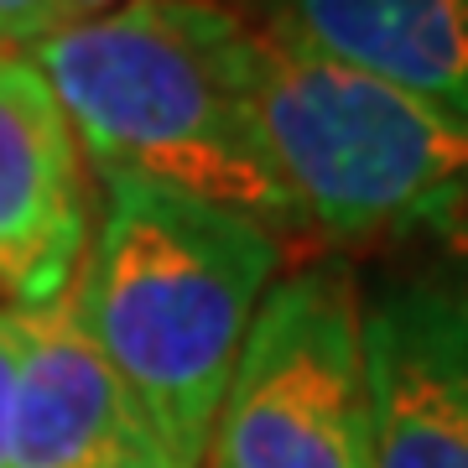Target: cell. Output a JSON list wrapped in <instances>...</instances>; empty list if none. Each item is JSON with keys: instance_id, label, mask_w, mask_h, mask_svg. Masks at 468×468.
<instances>
[{"instance_id": "1", "label": "cell", "mask_w": 468, "mask_h": 468, "mask_svg": "<svg viewBox=\"0 0 468 468\" xmlns=\"http://www.w3.org/2000/svg\"><path fill=\"white\" fill-rule=\"evenodd\" d=\"M245 32L250 16L229 0H135L68 21L27 58L100 177L172 187L292 245L307 229L245 100Z\"/></svg>"}, {"instance_id": "2", "label": "cell", "mask_w": 468, "mask_h": 468, "mask_svg": "<svg viewBox=\"0 0 468 468\" xmlns=\"http://www.w3.org/2000/svg\"><path fill=\"white\" fill-rule=\"evenodd\" d=\"M286 245L250 218L135 177H104V214L73 271L79 313L135 427L203 468L224 385Z\"/></svg>"}, {"instance_id": "3", "label": "cell", "mask_w": 468, "mask_h": 468, "mask_svg": "<svg viewBox=\"0 0 468 468\" xmlns=\"http://www.w3.org/2000/svg\"><path fill=\"white\" fill-rule=\"evenodd\" d=\"M239 79L307 239L369 250L427 234L468 187V120L250 16Z\"/></svg>"}, {"instance_id": "4", "label": "cell", "mask_w": 468, "mask_h": 468, "mask_svg": "<svg viewBox=\"0 0 468 468\" xmlns=\"http://www.w3.org/2000/svg\"><path fill=\"white\" fill-rule=\"evenodd\" d=\"M359 282L344 261L276 276L239 344L203 468H375Z\"/></svg>"}, {"instance_id": "5", "label": "cell", "mask_w": 468, "mask_h": 468, "mask_svg": "<svg viewBox=\"0 0 468 468\" xmlns=\"http://www.w3.org/2000/svg\"><path fill=\"white\" fill-rule=\"evenodd\" d=\"M369 463L468 468V286L401 276L359 302Z\"/></svg>"}, {"instance_id": "6", "label": "cell", "mask_w": 468, "mask_h": 468, "mask_svg": "<svg viewBox=\"0 0 468 468\" xmlns=\"http://www.w3.org/2000/svg\"><path fill=\"white\" fill-rule=\"evenodd\" d=\"M89 250L84 151L32 58L0 52V307L27 313Z\"/></svg>"}, {"instance_id": "7", "label": "cell", "mask_w": 468, "mask_h": 468, "mask_svg": "<svg viewBox=\"0 0 468 468\" xmlns=\"http://www.w3.org/2000/svg\"><path fill=\"white\" fill-rule=\"evenodd\" d=\"M11 406V468H110L141 427L79 313V286L27 307Z\"/></svg>"}, {"instance_id": "8", "label": "cell", "mask_w": 468, "mask_h": 468, "mask_svg": "<svg viewBox=\"0 0 468 468\" xmlns=\"http://www.w3.org/2000/svg\"><path fill=\"white\" fill-rule=\"evenodd\" d=\"M266 27L468 120V0H255Z\"/></svg>"}, {"instance_id": "9", "label": "cell", "mask_w": 468, "mask_h": 468, "mask_svg": "<svg viewBox=\"0 0 468 468\" xmlns=\"http://www.w3.org/2000/svg\"><path fill=\"white\" fill-rule=\"evenodd\" d=\"M63 27L58 0H0V52H27Z\"/></svg>"}, {"instance_id": "10", "label": "cell", "mask_w": 468, "mask_h": 468, "mask_svg": "<svg viewBox=\"0 0 468 468\" xmlns=\"http://www.w3.org/2000/svg\"><path fill=\"white\" fill-rule=\"evenodd\" d=\"M16 354H21V318L0 307V468H11V406H16Z\"/></svg>"}, {"instance_id": "11", "label": "cell", "mask_w": 468, "mask_h": 468, "mask_svg": "<svg viewBox=\"0 0 468 468\" xmlns=\"http://www.w3.org/2000/svg\"><path fill=\"white\" fill-rule=\"evenodd\" d=\"M437 239V250L452 261V271H458V282L468 286V187L458 193V198L448 203V214L437 218L432 229H427Z\"/></svg>"}, {"instance_id": "12", "label": "cell", "mask_w": 468, "mask_h": 468, "mask_svg": "<svg viewBox=\"0 0 468 468\" xmlns=\"http://www.w3.org/2000/svg\"><path fill=\"white\" fill-rule=\"evenodd\" d=\"M110 468H187V463H177L172 452H162L146 432H135L131 442H125L115 458H110Z\"/></svg>"}, {"instance_id": "13", "label": "cell", "mask_w": 468, "mask_h": 468, "mask_svg": "<svg viewBox=\"0 0 468 468\" xmlns=\"http://www.w3.org/2000/svg\"><path fill=\"white\" fill-rule=\"evenodd\" d=\"M63 5V27L68 21H94V16H110L120 5H135V0H58Z\"/></svg>"}]
</instances>
